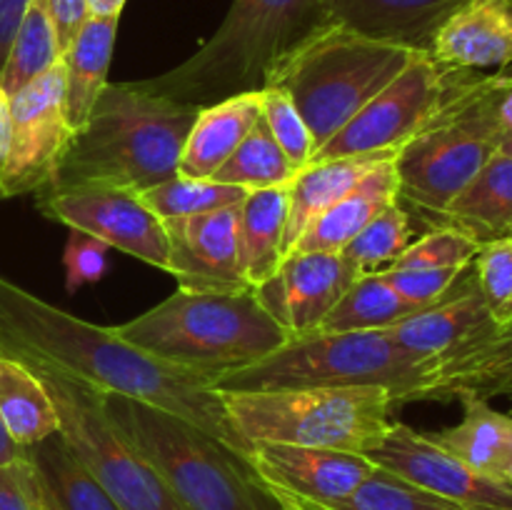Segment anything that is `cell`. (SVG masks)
I'll return each instance as SVG.
<instances>
[{
    "label": "cell",
    "mask_w": 512,
    "mask_h": 510,
    "mask_svg": "<svg viewBox=\"0 0 512 510\" xmlns=\"http://www.w3.org/2000/svg\"><path fill=\"white\" fill-rule=\"evenodd\" d=\"M60 58H63V53H60L58 35H55L53 20L45 10V3L43 0H30L23 20H20L18 33L10 43L8 55H5L3 68H0V85L13 98L25 85H30L40 75L48 73L53 65H58Z\"/></svg>",
    "instance_id": "cell-32"
},
{
    "label": "cell",
    "mask_w": 512,
    "mask_h": 510,
    "mask_svg": "<svg viewBox=\"0 0 512 510\" xmlns=\"http://www.w3.org/2000/svg\"><path fill=\"white\" fill-rule=\"evenodd\" d=\"M260 110H263L270 133L278 140L290 163L298 170L308 168L315 155L313 135H310L308 123L303 120L300 110L295 108L293 100L288 98V93L278 85H265L260 90Z\"/></svg>",
    "instance_id": "cell-39"
},
{
    "label": "cell",
    "mask_w": 512,
    "mask_h": 510,
    "mask_svg": "<svg viewBox=\"0 0 512 510\" xmlns=\"http://www.w3.org/2000/svg\"><path fill=\"white\" fill-rule=\"evenodd\" d=\"M0 353L35 358L105 395H125L178 415L243 453L213 375L160 360L115 328L88 323L0 275ZM245 455V453H243Z\"/></svg>",
    "instance_id": "cell-1"
},
{
    "label": "cell",
    "mask_w": 512,
    "mask_h": 510,
    "mask_svg": "<svg viewBox=\"0 0 512 510\" xmlns=\"http://www.w3.org/2000/svg\"><path fill=\"white\" fill-rule=\"evenodd\" d=\"M248 193L250 190L240 188V185L218 183L213 178H185V175H175V178L140 193V198H143V203L160 220H173L233 208Z\"/></svg>",
    "instance_id": "cell-35"
},
{
    "label": "cell",
    "mask_w": 512,
    "mask_h": 510,
    "mask_svg": "<svg viewBox=\"0 0 512 510\" xmlns=\"http://www.w3.org/2000/svg\"><path fill=\"white\" fill-rule=\"evenodd\" d=\"M398 200V173H395V158H390L370 170L338 203L320 213L300 235L293 253H340L370 220L378 218L388 205Z\"/></svg>",
    "instance_id": "cell-23"
},
{
    "label": "cell",
    "mask_w": 512,
    "mask_h": 510,
    "mask_svg": "<svg viewBox=\"0 0 512 510\" xmlns=\"http://www.w3.org/2000/svg\"><path fill=\"white\" fill-rule=\"evenodd\" d=\"M418 303L403 298L380 273L360 275L338 300L315 333H350V330H388L390 325L420 313Z\"/></svg>",
    "instance_id": "cell-31"
},
{
    "label": "cell",
    "mask_w": 512,
    "mask_h": 510,
    "mask_svg": "<svg viewBox=\"0 0 512 510\" xmlns=\"http://www.w3.org/2000/svg\"><path fill=\"white\" fill-rule=\"evenodd\" d=\"M495 75H500V78H512V63L505 65L503 70H495Z\"/></svg>",
    "instance_id": "cell-50"
},
{
    "label": "cell",
    "mask_w": 512,
    "mask_h": 510,
    "mask_svg": "<svg viewBox=\"0 0 512 510\" xmlns=\"http://www.w3.org/2000/svg\"><path fill=\"white\" fill-rule=\"evenodd\" d=\"M455 400L463 405L460 423L428 433L430 438L478 473L512 485V415L473 393H460Z\"/></svg>",
    "instance_id": "cell-24"
},
{
    "label": "cell",
    "mask_w": 512,
    "mask_h": 510,
    "mask_svg": "<svg viewBox=\"0 0 512 510\" xmlns=\"http://www.w3.org/2000/svg\"><path fill=\"white\" fill-rule=\"evenodd\" d=\"M108 245L90 235L70 230V238L63 250V268H65V288L75 293L88 283H98L108 270Z\"/></svg>",
    "instance_id": "cell-41"
},
{
    "label": "cell",
    "mask_w": 512,
    "mask_h": 510,
    "mask_svg": "<svg viewBox=\"0 0 512 510\" xmlns=\"http://www.w3.org/2000/svg\"><path fill=\"white\" fill-rule=\"evenodd\" d=\"M50 20H53L55 35H58L60 53H65L73 38L78 35L80 25L88 18V0H43Z\"/></svg>",
    "instance_id": "cell-43"
},
{
    "label": "cell",
    "mask_w": 512,
    "mask_h": 510,
    "mask_svg": "<svg viewBox=\"0 0 512 510\" xmlns=\"http://www.w3.org/2000/svg\"><path fill=\"white\" fill-rule=\"evenodd\" d=\"M0 420L20 448L60 430V418L43 380L23 360L5 353H0Z\"/></svg>",
    "instance_id": "cell-30"
},
{
    "label": "cell",
    "mask_w": 512,
    "mask_h": 510,
    "mask_svg": "<svg viewBox=\"0 0 512 510\" xmlns=\"http://www.w3.org/2000/svg\"><path fill=\"white\" fill-rule=\"evenodd\" d=\"M428 53L453 70H503L512 63V0H465L435 30Z\"/></svg>",
    "instance_id": "cell-19"
},
{
    "label": "cell",
    "mask_w": 512,
    "mask_h": 510,
    "mask_svg": "<svg viewBox=\"0 0 512 510\" xmlns=\"http://www.w3.org/2000/svg\"><path fill=\"white\" fill-rule=\"evenodd\" d=\"M480 243L453 225H433L425 235L408 245L388 268H450L468 270L478 255Z\"/></svg>",
    "instance_id": "cell-38"
},
{
    "label": "cell",
    "mask_w": 512,
    "mask_h": 510,
    "mask_svg": "<svg viewBox=\"0 0 512 510\" xmlns=\"http://www.w3.org/2000/svg\"><path fill=\"white\" fill-rule=\"evenodd\" d=\"M433 365L400 348L385 330L308 333L243 368L213 378L218 393L383 385L398 403L423 400Z\"/></svg>",
    "instance_id": "cell-6"
},
{
    "label": "cell",
    "mask_w": 512,
    "mask_h": 510,
    "mask_svg": "<svg viewBox=\"0 0 512 510\" xmlns=\"http://www.w3.org/2000/svg\"><path fill=\"white\" fill-rule=\"evenodd\" d=\"M298 173L300 170L290 163L278 140L273 138L263 118V110H260L258 123L245 135L243 143L235 148V153L225 160L223 168L213 175V180L240 185L245 190H263L290 185Z\"/></svg>",
    "instance_id": "cell-34"
},
{
    "label": "cell",
    "mask_w": 512,
    "mask_h": 510,
    "mask_svg": "<svg viewBox=\"0 0 512 510\" xmlns=\"http://www.w3.org/2000/svg\"><path fill=\"white\" fill-rule=\"evenodd\" d=\"M510 238H512V228H510Z\"/></svg>",
    "instance_id": "cell-53"
},
{
    "label": "cell",
    "mask_w": 512,
    "mask_h": 510,
    "mask_svg": "<svg viewBox=\"0 0 512 510\" xmlns=\"http://www.w3.org/2000/svg\"><path fill=\"white\" fill-rule=\"evenodd\" d=\"M460 393L485 400L512 393V323L443 360L425 385L423 400H455Z\"/></svg>",
    "instance_id": "cell-22"
},
{
    "label": "cell",
    "mask_w": 512,
    "mask_h": 510,
    "mask_svg": "<svg viewBox=\"0 0 512 510\" xmlns=\"http://www.w3.org/2000/svg\"><path fill=\"white\" fill-rule=\"evenodd\" d=\"M465 0H328L333 23L348 25L370 38L393 40L428 50L443 20Z\"/></svg>",
    "instance_id": "cell-21"
},
{
    "label": "cell",
    "mask_w": 512,
    "mask_h": 510,
    "mask_svg": "<svg viewBox=\"0 0 512 510\" xmlns=\"http://www.w3.org/2000/svg\"><path fill=\"white\" fill-rule=\"evenodd\" d=\"M73 138L65 115V70L58 65L10 98V140L0 165V200L50 188Z\"/></svg>",
    "instance_id": "cell-12"
},
{
    "label": "cell",
    "mask_w": 512,
    "mask_h": 510,
    "mask_svg": "<svg viewBox=\"0 0 512 510\" xmlns=\"http://www.w3.org/2000/svg\"><path fill=\"white\" fill-rule=\"evenodd\" d=\"M418 53L410 45L370 38L348 25L330 23L290 53L268 85L288 93L318 150L385 85L393 83Z\"/></svg>",
    "instance_id": "cell-8"
},
{
    "label": "cell",
    "mask_w": 512,
    "mask_h": 510,
    "mask_svg": "<svg viewBox=\"0 0 512 510\" xmlns=\"http://www.w3.org/2000/svg\"><path fill=\"white\" fill-rule=\"evenodd\" d=\"M128 0H88V15L95 18H120Z\"/></svg>",
    "instance_id": "cell-48"
},
{
    "label": "cell",
    "mask_w": 512,
    "mask_h": 510,
    "mask_svg": "<svg viewBox=\"0 0 512 510\" xmlns=\"http://www.w3.org/2000/svg\"><path fill=\"white\" fill-rule=\"evenodd\" d=\"M390 158H395V155H348V158L315 160L308 168L300 170L293 183H290L283 260L293 253L300 235L320 213H325L330 205L338 203L370 170H375Z\"/></svg>",
    "instance_id": "cell-26"
},
{
    "label": "cell",
    "mask_w": 512,
    "mask_h": 510,
    "mask_svg": "<svg viewBox=\"0 0 512 510\" xmlns=\"http://www.w3.org/2000/svg\"><path fill=\"white\" fill-rule=\"evenodd\" d=\"M18 360L43 380L60 418V433L120 510H190L160 478L158 470L115 428L100 390L43 360Z\"/></svg>",
    "instance_id": "cell-10"
},
{
    "label": "cell",
    "mask_w": 512,
    "mask_h": 510,
    "mask_svg": "<svg viewBox=\"0 0 512 510\" xmlns=\"http://www.w3.org/2000/svg\"><path fill=\"white\" fill-rule=\"evenodd\" d=\"M488 93L495 120L503 130V138H508V135H512V78L488 75Z\"/></svg>",
    "instance_id": "cell-44"
},
{
    "label": "cell",
    "mask_w": 512,
    "mask_h": 510,
    "mask_svg": "<svg viewBox=\"0 0 512 510\" xmlns=\"http://www.w3.org/2000/svg\"><path fill=\"white\" fill-rule=\"evenodd\" d=\"M245 458L255 443L368 455L393 428L398 398L383 385L220 393Z\"/></svg>",
    "instance_id": "cell-7"
},
{
    "label": "cell",
    "mask_w": 512,
    "mask_h": 510,
    "mask_svg": "<svg viewBox=\"0 0 512 510\" xmlns=\"http://www.w3.org/2000/svg\"><path fill=\"white\" fill-rule=\"evenodd\" d=\"M198 113L200 105L150 93L140 80L108 83L88 120L73 130L58 175L45 190L95 183L145 193L175 178Z\"/></svg>",
    "instance_id": "cell-2"
},
{
    "label": "cell",
    "mask_w": 512,
    "mask_h": 510,
    "mask_svg": "<svg viewBox=\"0 0 512 510\" xmlns=\"http://www.w3.org/2000/svg\"><path fill=\"white\" fill-rule=\"evenodd\" d=\"M280 510H293V508H285V505H280Z\"/></svg>",
    "instance_id": "cell-51"
},
{
    "label": "cell",
    "mask_w": 512,
    "mask_h": 510,
    "mask_svg": "<svg viewBox=\"0 0 512 510\" xmlns=\"http://www.w3.org/2000/svg\"><path fill=\"white\" fill-rule=\"evenodd\" d=\"M30 0H0V68L5 63L10 43H13L15 33L20 28L25 10H28Z\"/></svg>",
    "instance_id": "cell-45"
},
{
    "label": "cell",
    "mask_w": 512,
    "mask_h": 510,
    "mask_svg": "<svg viewBox=\"0 0 512 510\" xmlns=\"http://www.w3.org/2000/svg\"><path fill=\"white\" fill-rule=\"evenodd\" d=\"M473 278L488 308L490 320L498 328L512 323V238L490 240L480 245L473 258Z\"/></svg>",
    "instance_id": "cell-37"
},
{
    "label": "cell",
    "mask_w": 512,
    "mask_h": 510,
    "mask_svg": "<svg viewBox=\"0 0 512 510\" xmlns=\"http://www.w3.org/2000/svg\"><path fill=\"white\" fill-rule=\"evenodd\" d=\"M288 203L290 185L250 190L238 203V258L250 288L273 278L283 263Z\"/></svg>",
    "instance_id": "cell-27"
},
{
    "label": "cell",
    "mask_w": 512,
    "mask_h": 510,
    "mask_svg": "<svg viewBox=\"0 0 512 510\" xmlns=\"http://www.w3.org/2000/svg\"><path fill=\"white\" fill-rule=\"evenodd\" d=\"M115 428L190 510H280L243 453L155 405L105 395Z\"/></svg>",
    "instance_id": "cell-5"
},
{
    "label": "cell",
    "mask_w": 512,
    "mask_h": 510,
    "mask_svg": "<svg viewBox=\"0 0 512 510\" xmlns=\"http://www.w3.org/2000/svg\"><path fill=\"white\" fill-rule=\"evenodd\" d=\"M280 505L293 510H468L455 505L420 485L408 483L400 475L375 465L373 473L363 480L358 490L330 503H308V500L278 498Z\"/></svg>",
    "instance_id": "cell-33"
},
{
    "label": "cell",
    "mask_w": 512,
    "mask_h": 510,
    "mask_svg": "<svg viewBox=\"0 0 512 510\" xmlns=\"http://www.w3.org/2000/svg\"><path fill=\"white\" fill-rule=\"evenodd\" d=\"M500 153L510 155V158H512V135H508V138H503V143H500Z\"/></svg>",
    "instance_id": "cell-49"
},
{
    "label": "cell",
    "mask_w": 512,
    "mask_h": 510,
    "mask_svg": "<svg viewBox=\"0 0 512 510\" xmlns=\"http://www.w3.org/2000/svg\"><path fill=\"white\" fill-rule=\"evenodd\" d=\"M413 243V225L410 213L398 203L388 205L375 220H370L343 250L345 260L360 275L378 273L403 255V250Z\"/></svg>",
    "instance_id": "cell-36"
},
{
    "label": "cell",
    "mask_w": 512,
    "mask_h": 510,
    "mask_svg": "<svg viewBox=\"0 0 512 510\" xmlns=\"http://www.w3.org/2000/svg\"><path fill=\"white\" fill-rule=\"evenodd\" d=\"M168 233V275L190 293L250 290L238 258V205L193 218L163 220Z\"/></svg>",
    "instance_id": "cell-17"
},
{
    "label": "cell",
    "mask_w": 512,
    "mask_h": 510,
    "mask_svg": "<svg viewBox=\"0 0 512 510\" xmlns=\"http://www.w3.org/2000/svg\"><path fill=\"white\" fill-rule=\"evenodd\" d=\"M260 118V90L240 93L220 103L200 108L183 153H180L178 175L185 178H213L225 160L235 153L245 135Z\"/></svg>",
    "instance_id": "cell-25"
},
{
    "label": "cell",
    "mask_w": 512,
    "mask_h": 510,
    "mask_svg": "<svg viewBox=\"0 0 512 510\" xmlns=\"http://www.w3.org/2000/svg\"><path fill=\"white\" fill-rule=\"evenodd\" d=\"M118 23L120 18L88 15L60 58L65 70V115L73 130H78L88 120L100 93L108 88Z\"/></svg>",
    "instance_id": "cell-28"
},
{
    "label": "cell",
    "mask_w": 512,
    "mask_h": 510,
    "mask_svg": "<svg viewBox=\"0 0 512 510\" xmlns=\"http://www.w3.org/2000/svg\"><path fill=\"white\" fill-rule=\"evenodd\" d=\"M250 468L275 498L330 503L358 490L375 470L368 455L348 450L305 448L285 443H255Z\"/></svg>",
    "instance_id": "cell-15"
},
{
    "label": "cell",
    "mask_w": 512,
    "mask_h": 510,
    "mask_svg": "<svg viewBox=\"0 0 512 510\" xmlns=\"http://www.w3.org/2000/svg\"><path fill=\"white\" fill-rule=\"evenodd\" d=\"M495 328L498 325L490 320L473 273L465 270L463 278L455 283V288L443 300L390 325L385 333L420 363L438 368L450 355L458 353L465 345L475 343V340L485 338Z\"/></svg>",
    "instance_id": "cell-18"
},
{
    "label": "cell",
    "mask_w": 512,
    "mask_h": 510,
    "mask_svg": "<svg viewBox=\"0 0 512 510\" xmlns=\"http://www.w3.org/2000/svg\"><path fill=\"white\" fill-rule=\"evenodd\" d=\"M358 278V270L340 253H293L253 293L295 338L315 333Z\"/></svg>",
    "instance_id": "cell-16"
},
{
    "label": "cell",
    "mask_w": 512,
    "mask_h": 510,
    "mask_svg": "<svg viewBox=\"0 0 512 510\" xmlns=\"http://www.w3.org/2000/svg\"><path fill=\"white\" fill-rule=\"evenodd\" d=\"M38 208L45 218L168 273L165 223L143 203L140 193L115 185H73L38 193Z\"/></svg>",
    "instance_id": "cell-13"
},
{
    "label": "cell",
    "mask_w": 512,
    "mask_h": 510,
    "mask_svg": "<svg viewBox=\"0 0 512 510\" xmlns=\"http://www.w3.org/2000/svg\"><path fill=\"white\" fill-rule=\"evenodd\" d=\"M23 458L38 510H120L60 430L23 448Z\"/></svg>",
    "instance_id": "cell-20"
},
{
    "label": "cell",
    "mask_w": 512,
    "mask_h": 510,
    "mask_svg": "<svg viewBox=\"0 0 512 510\" xmlns=\"http://www.w3.org/2000/svg\"><path fill=\"white\" fill-rule=\"evenodd\" d=\"M18 460H23V448L10 438L3 420H0V465H13L18 463Z\"/></svg>",
    "instance_id": "cell-47"
},
{
    "label": "cell",
    "mask_w": 512,
    "mask_h": 510,
    "mask_svg": "<svg viewBox=\"0 0 512 510\" xmlns=\"http://www.w3.org/2000/svg\"><path fill=\"white\" fill-rule=\"evenodd\" d=\"M440 225L463 230L475 243H490L510 235L512 228V158L495 153L463 193L448 205Z\"/></svg>",
    "instance_id": "cell-29"
},
{
    "label": "cell",
    "mask_w": 512,
    "mask_h": 510,
    "mask_svg": "<svg viewBox=\"0 0 512 510\" xmlns=\"http://www.w3.org/2000/svg\"><path fill=\"white\" fill-rule=\"evenodd\" d=\"M10 140V95L0 85V165H3L5 153H8Z\"/></svg>",
    "instance_id": "cell-46"
},
{
    "label": "cell",
    "mask_w": 512,
    "mask_h": 510,
    "mask_svg": "<svg viewBox=\"0 0 512 510\" xmlns=\"http://www.w3.org/2000/svg\"><path fill=\"white\" fill-rule=\"evenodd\" d=\"M463 73L468 70L448 68L420 50L393 83L315 150L310 163L348 155H398L435 118Z\"/></svg>",
    "instance_id": "cell-11"
},
{
    "label": "cell",
    "mask_w": 512,
    "mask_h": 510,
    "mask_svg": "<svg viewBox=\"0 0 512 510\" xmlns=\"http://www.w3.org/2000/svg\"><path fill=\"white\" fill-rule=\"evenodd\" d=\"M115 333L155 358L213 378L255 363L290 340L253 288L240 293L178 288L138 318L115 325Z\"/></svg>",
    "instance_id": "cell-4"
},
{
    "label": "cell",
    "mask_w": 512,
    "mask_h": 510,
    "mask_svg": "<svg viewBox=\"0 0 512 510\" xmlns=\"http://www.w3.org/2000/svg\"><path fill=\"white\" fill-rule=\"evenodd\" d=\"M368 458L440 498L468 510H512V485L478 473L440 448L428 433L395 420L383 443Z\"/></svg>",
    "instance_id": "cell-14"
},
{
    "label": "cell",
    "mask_w": 512,
    "mask_h": 510,
    "mask_svg": "<svg viewBox=\"0 0 512 510\" xmlns=\"http://www.w3.org/2000/svg\"><path fill=\"white\" fill-rule=\"evenodd\" d=\"M0 510H38L25 458L13 465H0Z\"/></svg>",
    "instance_id": "cell-42"
},
{
    "label": "cell",
    "mask_w": 512,
    "mask_h": 510,
    "mask_svg": "<svg viewBox=\"0 0 512 510\" xmlns=\"http://www.w3.org/2000/svg\"><path fill=\"white\" fill-rule=\"evenodd\" d=\"M385 283L393 285L403 298L413 300L420 308L443 300L455 288L465 270L450 268H383L378 270Z\"/></svg>",
    "instance_id": "cell-40"
},
{
    "label": "cell",
    "mask_w": 512,
    "mask_h": 510,
    "mask_svg": "<svg viewBox=\"0 0 512 510\" xmlns=\"http://www.w3.org/2000/svg\"><path fill=\"white\" fill-rule=\"evenodd\" d=\"M503 143L488 75L463 73L435 118L395 155L400 200L433 225Z\"/></svg>",
    "instance_id": "cell-9"
},
{
    "label": "cell",
    "mask_w": 512,
    "mask_h": 510,
    "mask_svg": "<svg viewBox=\"0 0 512 510\" xmlns=\"http://www.w3.org/2000/svg\"><path fill=\"white\" fill-rule=\"evenodd\" d=\"M330 23L328 0H233L220 28L190 58L140 85L200 108L258 93L290 53Z\"/></svg>",
    "instance_id": "cell-3"
},
{
    "label": "cell",
    "mask_w": 512,
    "mask_h": 510,
    "mask_svg": "<svg viewBox=\"0 0 512 510\" xmlns=\"http://www.w3.org/2000/svg\"><path fill=\"white\" fill-rule=\"evenodd\" d=\"M508 398H510V403H512V393H510V395H508Z\"/></svg>",
    "instance_id": "cell-52"
}]
</instances>
